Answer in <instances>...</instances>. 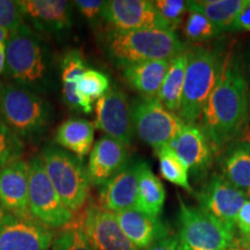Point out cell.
<instances>
[{
    "label": "cell",
    "instance_id": "6da1fadb",
    "mask_svg": "<svg viewBox=\"0 0 250 250\" xmlns=\"http://www.w3.org/2000/svg\"><path fill=\"white\" fill-rule=\"evenodd\" d=\"M249 122V83L239 62L228 55L202 114L201 127L212 147L223 151L241 139Z\"/></svg>",
    "mask_w": 250,
    "mask_h": 250
},
{
    "label": "cell",
    "instance_id": "7a4b0ae2",
    "mask_svg": "<svg viewBox=\"0 0 250 250\" xmlns=\"http://www.w3.org/2000/svg\"><path fill=\"white\" fill-rule=\"evenodd\" d=\"M5 72L11 83L45 94L52 85V54L42 35L23 23L6 43Z\"/></svg>",
    "mask_w": 250,
    "mask_h": 250
},
{
    "label": "cell",
    "instance_id": "3957f363",
    "mask_svg": "<svg viewBox=\"0 0 250 250\" xmlns=\"http://www.w3.org/2000/svg\"><path fill=\"white\" fill-rule=\"evenodd\" d=\"M102 48L120 68L143 62L170 61L187 50L180 37L169 29H109L102 36Z\"/></svg>",
    "mask_w": 250,
    "mask_h": 250
},
{
    "label": "cell",
    "instance_id": "277c9868",
    "mask_svg": "<svg viewBox=\"0 0 250 250\" xmlns=\"http://www.w3.org/2000/svg\"><path fill=\"white\" fill-rule=\"evenodd\" d=\"M0 117L18 138L34 142L48 131L52 109L39 93L7 83L0 88Z\"/></svg>",
    "mask_w": 250,
    "mask_h": 250
},
{
    "label": "cell",
    "instance_id": "5b68a950",
    "mask_svg": "<svg viewBox=\"0 0 250 250\" xmlns=\"http://www.w3.org/2000/svg\"><path fill=\"white\" fill-rule=\"evenodd\" d=\"M40 159L62 202L72 213L80 211L92 186L83 159L57 145H45L41 149Z\"/></svg>",
    "mask_w": 250,
    "mask_h": 250
},
{
    "label": "cell",
    "instance_id": "8992f818",
    "mask_svg": "<svg viewBox=\"0 0 250 250\" xmlns=\"http://www.w3.org/2000/svg\"><path fill=\"white\" fill-rule=\"evenodd\" d=\"M220 61L213 50L193 46L188 50V65L177 114L186 125L195 124L202 116L204 108L217 83Z\"/></svg>",
    "mask_w": 250,
    "mask_h": 250
},
{
    "label": "cell",
    "instance_id": "52a82bcc",
    "mask_svg": "<svg viewBox=\"0 0 250 250\" xmlns=\"http://www.w3.org/2000/svg\"><path fill=\"white\" fill-rule=\"evenodd\" d=\"M180 198L179 236L186 250H226L234 245L235 233L201 208Z\"/></svg>",
    "mask_w": 250,
    "mask_h": 250
},
{
    "label": "cell",
    "instance_id": "ba28073f",
    "mask_svg": "<svg viewBox=\"0 0 250 250\" xmlns=\"http://www.w3.org/2000/svg\"><path fill=\"white\" fill-rule=\"evenodd\" d=\"M131 109L136 134L155 152L170 146L186 125L176 114L166 109L158 98H140Z\"/></svg>",
    "mask_w": 250,
    "mask_h": 250
},
{
    "label": "cell",
    "instance_id": "9c48e42d",
    "mask_svg": "<svg viewBox=\"0 0 250 250\" xmlns=\"http://www.w3.org/2000/svg\"><path fill=\"white\" fill-rule=\"evenodd\" d=\"M28 174L31 217L49 228L67 226L73 220V213L62 202L40 156H33L28 160Z\"/></svg>",
    "mask_w": 250,
    "mask_h": 250
},
{
    "label": "cell",
    "instance_id": "30bf717a",
    "mask_svg": "<svg viewBox=\"0 0 250 250\" xmlns=\"http://www.w3.org/2000/svg\"><path fill=\"white\" fill-rule=\"evenodd\" d=\"M94 126L108 137L123 143L127 147L136 134L132 120V109L125 94L117 85L111 86L95 104Z\"/></svg>",
    "mask_w": 250,
    "mask_h": 250
},
{
    "label": "cell",
    "instance_id": "8fae6325",
    "mask_svg": "<svg viewBox=\"0 0 250 250\" xmlns=\"http://www.w3.org/2000/svg\"><path fill=\"white\" fill-rule=\"evenodd\" d=\"M197 198L202 210L233 232H235L237 214L248 201L246 192L225 180L223 175L217 174L197 193Z\"/></svg>",
    "mask_w": 250,
    "mask_h": 250
},
{
    "label": "cell",
    "instance_id": "7c38bea8",
    "mask_svg": "<svg viewBox=\"0 0 250 250\" xmlns=\"http://www.w3.org/2000/svg\"><path fill=\"white\" fill-rule=\"evenodd\" d=\"M101 17L112 30L169 29L153 1L148 0H110L105 1Z\"/></svg>",
    "mask_w": 250,
    "mask_h": 250
},
{
    "label": "cell",
    "instance_id": "4fadbf2b",
    "mask_svg": "<svg viewBox=\"0 0 250 250\" xmlns=\"http://www.w3.org/2000/svg\"><path fill=\"white\" fill-rule=\"evenodd\" d=\"M81 225L93 250H138L123 233L114 212L95 203L86 208Z\"/></svg>",
    "mask_w": 250,
    "mask_h": 250
},
{
    "label": "cell",
    "instance_id": "5bb4252c",
    "mask_svg": "<svg viewBox=\"0 0 250 250\" xmlns=\"http://www.w3.org/2000/svg\"><path fill=\"white\" fill-rule=\"evenodd\" d=\"M55 234L34 218L8 214L0 224V250H49Z\"/></svg>",
    "mask_w": 250,
    "mask_h": 250
},
{
    "label": "cell",
    "instance_id": "9a60e30c",
    "mask_svg": "<svg viewBox=\"0 0 250 250\" xmlns=\"http://www.w3.org/2000/svg\"><path fill=\"white\" fill-rule=\"evenodd\" d=\"M24 20L36 33L64 36L72 27L70 1L64 0H22Z\"/></svg>",
    "mask_w": 250,
    "mask_h": 250
},
{
    "label": "cell",
    "instance_id": "2e32d148",
    "mask_svg": "<svg viewBox=\"0 0 250 250\" xmlns=\"http://www.w3.org/2000/svg\"><path fill=\"white\" fill-rule=\"evenodd\" d=\"M140 162L129 160L123 169L100 187L99 203L101 208L114 213L136 208Z\"/></svg>",
    "mask_w": 250,
    "mask_h": 250
},
{
    "label": "cell",
    "instance_id": "e0dca14e",
    "mask_svg": "<svg viewBox=\"0 0 250 250\" xmlns=\"http://www.w3.org/2000/svg\"><path fill=\"white\" fill-rule=\"evenodd\" d=\"M0 202L8 214L33 218L29 210L28 161H14L0 171Z\"/></svg>",
    "mask_w": 250,
    "mask_h": 250
},
{
    "label": "cell",
    "instance_id": "ac0fdd59",
    "mask_svg": "<svg viewBox=\"0 0 250 250\" xmlns=\"http://www.w3.org/2000/svg\"><path fill=\"white\" fill-rule=\"evenodd\" d=\"M126 145L111 137L104 136L93 145L89 153L87 173L90 184L101 187L129 162Z\"/></svg>",
    "mask_w": 250,
    "mask_h": 250
},
{
    "label": "cell",
    "instance_id": "d6986e66",
    "mask_svg": "<svg viewBox=\"0 0 250 250\" xmlns=\"http://www.w3.org/2000/svg\"><path fill=\"white\" fill-rule=\"evenodd\" d=\"M120 227L138 250H145L159 240L170 235V228L160 217L144 213L137 208L115 213Z\"/></svg>",
    "mask_w": 250,
    "mask_h": 250
},
{
    "label": "cell",
    "instance_id": "ffe728a7",
    "mask_svg": "<svg viewBox=\"0 0 250 250\" xmlns=\"http://www.w3.org/2000/svg\"><path fill=\"white\" fill-rule=\"evenodd\" d=\"M170 147L193 174L205 171L212 162L213 147L202 127L196 124L184 125Z\"/></svg>",
    "mask_w": 250,
    "mask_h": 250
},
{
    "label": "cell",
    "instance_id": "44dd1931",
    "mask_svg": "<svg viewBox=\"0 0 250 250\" xmlns=\"http://www.w3.org/2000/svg\"><path fill=\"white\" fill-rule=\"evenodd\" d=\"M87 68L83 52L78 49L68 50L61 62V81L62 100L68 109L90 114L93 103L83 99L78 92V81Z\"/></svg>",
    "mask_w": 250,
    "mask_h": 250
},
{
    "label": "cell",
    "instance_id": "7402d4cb",
    "mask_svg": "<svg viewBox=\"0 0 250 250\" xmlns=\"http://www.w3.org/2000/svg\"><path fill=\"white\" fill-rule=\"evenodd\" d=\"M170 61L143 62L125 66L122 70L125 81L142 99L156 98L170 66Z\"/></svg>",
    "mask_w": 250,
    "mask_h": 250
},
{
    "label": "cell",
    "instance_id": "603a6c76",
    "mask_svg": "<svg viewBox=\"0 0 250 250\" xmlns=\"http://www.w3.org/2000/svg\"><path fill=\"white\" fill-rule=\"evenodd\" d=\"M95 126L81 117H70L56 130L55 143L65 151L83 159L89 154L94 145Z\"/></svg>",
    "mask_w": 250,
    "mask_h": 250
},
{
    "label": "cell",
    "instance_id": "cb8c5ba5",
    "mask_svg": "<svg viewBox=\"0 0 250 250\" xmlns=\"http://www.w3.org/2000/svg\"><path fill=\"white\" fill-rule=\"evenodd\" d=\"M223 177L246 192L250 189V140L239 139L224 149L221 158Z\"/></svg>",
    "mask_w": 250,
    "mask_h": 250
},
{
    "label": "cell",
    "instance_id": "d4e9b609",
    "mask_svg": "<svg viewBox=\"0 0 250 250\" xmlns=\"http://www.w3.org/2000/svg\"><path fill=\"white\" fill-rule=\"evenodd\" d=\"M166 190L162 182L153 173L146 162H140L138 177V193H137V210L144 213L160 217L165 205Z\"/></svg>",
    "mask_w": 250,
    "mask_h": 250
},
{
    "label": "cell",
    "instance_id": "484cf974",
    "mask_svg": "<svg viewBox=\"0 0 250 250\" xmlns=\"http://www.w3.org/2000/svg\"><path fill=\"white\" fill-rule=\"evenodd\" d=\"M248 0H197L189 7L202 12L221 31H235V23Z\"/></svg>",
    "mask_w": 250,
    "mask_h": 250
},
{
    "label": "cell",
    "instance_id": "4316f807",
    "mask_svg": "<svg viewBox=\"0 0 250 250\" xmlns=\"http://www.w3.org/2000/svg\"><path fill=\"white\" fill-rule=\"evenodd\" d=\"M187 65L188 50L171 59L170 66L156 96L164 107L174 114H179L180 111Z\"/></svg>",
    "mask_w": 250,
    "mask_h": 250
},
{
    "label": "cell",
    "instance_id": "83f0119b",
    "mask_svg": "<svg viewBox=\"0 0 250 250\" xmlns=\"http://www.w3.org/2000/svg\"><path fill=\"white\" fill-rule=\"evenodd\" d=\"M160 164V173L162 177L175 186L183 188L188 192H192L189 182V169L181 161L170 146H165L156 152Z\"/></svg>",
    "mask_w": 250,
    "mask_h": 250
},
{
    "label": "cell",
    "instance_id": "f1b7e54d",
    "mask_svg": "<svg viewBox=\"0 0 250 250\" xmlns=\"http://www.w3.org/2000/svg\"><path fill=\"white\" fill-rule=\"evenodd\" d=\"M188 18L184 23V35L191 42H203L221 35V31L202 12L188 6Z\"/></svg>",
    "mask_w": 250,
    "mask_h": 250
},
{
    "label": "cell",
    "instance_id": "f546056e",
    "mask_svg": "<svg viewBox=\"0 0 250 250\" xmlns=\"http://www.w3.org/2000/svg\"><path fill=\"white\" fill-rule=\"evenodd\" d=\"M110 88V80L101 71L87 67L78 81V92L87 101H98Z\"/></svg>",
    "mask_w": 250,
    "mask_h": 250
},
{
    "label": "cell",
    "instance_id": "4dcf8cb0",
    "mask_svg": "<svg viewBox=\"0 0 250 250\" xmlns=\"http://www.w3.org/2000/svg\"><path fill=\"white\" fill-rule=\"evenodd\" d=\"M52 250H93L83 230L80 220H72L64 230L55 237Z\"/></svg>",
    "mask_w": 250,
    "mask_h": 250
},
{
    "label": "cell",
    "instance_id": "1f68e13d",
    "mask_svg": "<svg viewBox=\"0 0 250 250\" xmlns=\"http://www.w3.org/2000/svg\"><path fill=\"white\" fill-rule=\"evenodd\" d=\"M23 149L22 140L12 132L0 117V171L14 161L20 160Z\"/></svg>",
    "mask_w": 250,
    "mask_h": 250
},
{
    "label": "cell",
    "instance_id": "d6a6232c",
    "mask_svg": "<svg viewBox=\"0 0 250 250\" xmlns=\"http://www.w3.org/2000/svg\"><path fill=\"white\" fill-rule=\"evenodd\" d=\"M161 18L169 24L174 31L182 23L184 14L188 11L189 1L184 0H155L153 1Z\"/></svg>",
    "mask_w": 250,
    "mask_h": 250
},
{
    "label": "cell",
    "instance_id": "836d02e7",
    "mask_svg": "<svg viewBox=\"0 0 250 250\" xmlns=\"http://www.w3.org/2000/svg\"><path fill=\"white\" fill-rule=\"evenodd\" d=\"M23 23L26 22L20 1L0 0V28L13 33Z\"/></svg>",
    "mask_w": 250,
    "mask_h": 250
},
{
    "label": "cell",
    "instance_id": "e575fe53",
    "mask_svg": "<svg viewBox=\"0 0 250 250\" xmlns=\"http://www.w3.org/2000/svg\"><path fill=\"white\" fill-rule=\"evenodd\" d=\"M105 1L101 0H77L73 4L77 6L81 14L87 20L95 21L96 19L102 15V9Z\"/></svg>",
    "mask_w": 250,
    "mask_h": 250
},
{
    "label": "cell",
    "instance_id": "d590c367",
    "mask_svg": "<svg viewBox=\"0 0 250 250\" xmlns=\"http://www.w3.org/2000/svg\"><path fill=\"white\" fill-rule=\"evenodd\" d=\"M146 250H186L181 242L179 234H170V235L159 240L148 247Z\"/></svg>",
    "mask_w": 250,
    "mask_h": 250
},
{
    "label": "cell",
    "instance_id": "8d00e7d4",
    "mask_svg": "<svg viewBox=\"0 0 250 250\" xmlns=\"http://www.w3.org/2000/svg\"><path fill=\"white\" fill-rule=\"evenodd\" d=\"M236 228L241 236L250 234V201H247L236 218Z\"/></svg>",
    "mask_w": 250,
    "mask_h": 250
},
{
    "label": "cell",
    "instance_id": "74e56055",
    "mask_svg": "<svg viewBox=\"0 0 250 250\" xmlns=\"http://www.w3.org/2000/svg\"><path fill=\"white\" fill-rule=\"evenodd\" d=\"M235 30L250 31V0L247 1L246 7L242 9L235 23Z\"/></svg>",
    "mask_w": 250,
    "mask_h": 250
},
{
    "label": "cell",
    "instance_id": "f35d334b",
    "mask_svg": "<svg viewBox=\"0 0 250 250\" xmlns=\"http://www.w3.org/2000/svg\"><path fill=\"white\" fill-rule=\"evenodd\" d=\"M234 243H235L236 246L241 247L243 249L250 250V234H248V235L240 236L237 240H234Z\"/></svg>",
    "mask_w": 250,
    "mask_h": 250
},
{
    "label": "cell",
    "instance_id": "ab89813d",
    "mask_svg": "<svg viewBox=\"0 0 250 250\" xmlns=\"http://www.w3.org/2000/svg\"><path fill=\"white\" fill-rule=\"evenodd\" d=\"M6 66V44H0V76L4 73Z\"/></svg>",
    "mask_w": 250,
    "mask_h": 250
},
{
    "label": "cell",
    "instance_id": "60d3db41",
    "mask_svg": "<svg viewBox=\"0 0 250 250\" xmlns=\"http://www.w3.org/2000/svg\"><path fill=\"white\" fill-rule=\"evenodd\" d=\"M11 31L0 28V44H6L9 37H11Z\"/></svg>",
    "mask_w": 250,
    "mask_h": 250
},
{
    "label": "cell",
    "instance_id": "b9f144b4",
    "mask_svg": "<svg viewBox=\"0 0 250 250\" xmlns=\"http://www.w3.org/2000/svg\"><path fill=\"white\" fill-rule=\"evenodd\" d=\"M7 215H8V213L6 212L4 206H2V204H1V202H0V224L4 221V219L7 217Z\"/></svg>",
    "mask_w": 250,
    "mask_h": 250
},
{
    "label": "cell",
    "instance_id": "7bdbcfd3",
    "mask_svg": "<svg viewBox=\"0 0 250 250\" xmlns=\"http://www.w3.org/2000/svg\"><path fill=\"white\" fill-rule=\"evenodd\" d=\"M226 250H246V249H243V248H241V247L236 246L235 243H234V245H233L232 247H229V248L226 249Z\"/></svg>",
    "mask_w": 250,
    "mask_h": 250
},
{
    "label": "cell",
    "instance_id": "ee69618b",
    "mask_svg": "<svg viewBox=\"0 0 250 250\" xmlns=\"http://www.w3.org/2000/svg\"><path fill=\"white\" fill-rule=\"evenodd\" d=\"M247 196H248V197H250V189L248 190V191H247Z\"/></svg>",
    "mask_w": 250,
    "mask_h": 250
},
{
    "label": "cell",
    "instance_id": "f6af8a7d",
    "mask_svg": "<svg viewBox=\"0 0 250 250\" xmlns=\"http://www.w3.org/2000/svg\"><path fill=\"white\" fill-rule=\"evenodd\" d=\"M249 102H250V85H249Z\"/></svg>",
    "mask_w": 250,
    "mask_h": 250
},
{
    "label": "cell",
    "instance_id": "bcb514c9",
    "mask_svg": "<svg viewBox=\"0 0 250 250\" xmlns=\"http://www.w3.org/2000/svg\"><path fill=\"white\" fill-rule=\"evenodd\" d=\"M1 86H2V83H0V88H1Z\"/></svg>",
    "mask_w": 250,
    "mask_h": 250
}]
</instances>
